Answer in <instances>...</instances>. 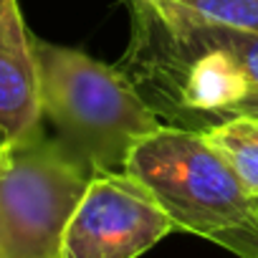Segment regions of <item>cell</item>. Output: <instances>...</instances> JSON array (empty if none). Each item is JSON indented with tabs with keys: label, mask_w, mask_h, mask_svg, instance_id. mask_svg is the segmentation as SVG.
<instances>
[{
	"label": "cell",
	"mask_w": 258,
	"mask_h": 258,
	"mask_svg": "<svg viewBox=\"0 0 258 258\" xmlns=\"http://www.w3.org/2000/svg\"><path fill=\"white\" fill-rule=\"evenodd\" d=\"M132 31L116 69L167 126L205 132L258 86V33L198 18L175 0H126Z\"/></svg>",
	"instance_id": "1"
},
{
	"label": "cell",
	"mask_w": 258,
	"mask_h": 258,
	"mask_svg": "<svg viewBox=\"0 0 258 258\" xmlns=\"http://www.w3.org/2000/svg\"><path fill=\"white\" fill-rule=\"evenodd\" d=\"M41 119L91 175L124 172L132 147L162 121L116 66L33 36Z\"/></svg>",
	"instance_id": "2"
},
{
	"label": "cell",
	"mask_w": 258,
	"mask_h": 258,
	"mask_svg": "<svg viewBox=\"0 0 258 258\" xmlns=\"http://www.w3.org/2000/svg\"><path fill=\"white\" fill-rule=\"evenodd\" d=\"M124 172L135 177L175 223L200 238L243 225L253 198L240 187L225 160L203 132L162 124L140 140L126 157Z\"/></svg>",
	"instance_id": "3"
},
{
	"label": "cell",
	"mask_w": 258,
	"mask_h": 258,
	"mask_svg": "<svg viewBox=\"0 0 258 258\" xmlns=\"http://www.w3.org/2000/svg\"><path fill=\"white\" fill-rule=\"evenodd\" d=\"M94 175L43 126L0 152V258H61L69 220Z\"/></svg>",
	"instance_id": "4"
},
{
	"label": "cell",
	"mask_w": 258,
	"mask_h": 258,
	"mask_svg": "<svg viewBox=\"0 0 258 258\" xmlns=\"http://www.w3.org/2000/svg\"><path fill=\"white\" fill-rule=\"evenodd\" d=\"M175 230L160 203L126 172L94 175L69 220L61 258H140Z\"/></svg>",
	"instance_id": "5"
},
{
	"label": "cell",
	"mask_w": 258,
	"mask_h": 258,
	"mask_svg": "<svg viewBox=\"0 0 258 258\" xmlns=\"http://www.w3.org/2000/svg\"><path fill=\"white\" fill-rule=\"evenodd\" d=\"M41 126L33 36L18 0H0V132L16 142Z\"/></svg>",
	"instance_id": "6"
},
{
	"label": "cell",
	"mask_w": 258,
	"mask_h": 258,
	"mask_svg": "<svg viewBox=\"0 0 258 258\" xmlns=\"http://www.w3.org/2000/svg\"><path fill=\"white\" fill-rule=\"evenodd\" d=\"M203 135L225 160L248 198H258V119L233 116L208 126Z\"/></svg>",
	"instance_id": "7"
},
{
	"label": "cell",
	"mask_w": 258,
	"mask_h": 258,
	"mask_svg": "<svg viewBox=\"0 0 258 258\" xmlns=\"http://www.w3.org/2000/svg\"><path fill=\"white\" fill-rule=\"evenodd\" d=\"M203 21L258 33V0H175Z\"/></svg>",
	"instance_id": "8"
},
{
	"label": "cell",
	"mask_w": 258,
	"mask_h": 258,
	"mask_svg": "<svg viewBox=\"0 0 258 258\" xmlns=\"http://www.w3.org/2000/svg\"><path fill=\"white\" fill-rule=\"evenodd\" d=\"M220 248L235 253L238 258H258V198H253L250 218L243 225H235L230 230H223L210 238Z\"/></svg>",
	"instance_id": "9"
},
{
	"label": "cell",
	"mask_w": 258,
	"mask_h": 258,
	"mask_svg": "<svg viewBox=\"0 0 258 258\" xmlns=\"http://www.w3.org/2000/svg\"><path fill=\"white\" fill-rule=\"evenodd\" d=\"M233 116H250V119H258V86L238 104V109L233 111Z\"/></svg>",
	"instance_id": "10"
},
{
	"label": "cell",
	"mask_w": 258,
	"mask_h": 258,
	"mask_svg": "<svg viewBox=\"0 0 258 258\" xmlns=\"http://www.w3.org/2000/svg\"><path fill=\"white\" fill-rule=\"evenodd\" d=\"M8 142H11V140H8V137H6L3 132H0V152H3V150H6V145H8Z\"/></svg>",
	"instance_id": "11"
}]
</instances>
